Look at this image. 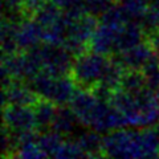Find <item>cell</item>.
<instances>
[{"label": "cell", "mask_w": 159, "mask_h": 159, "mask_svg": "<svg viewBox=\"0 0 159 159\" xmlns=\"http://www.w3.org/2000/svg\"><path fill=\"white\" fill-rule=\"evenodd\" d=\"M103 155L110 158H145L142 127L117 129L103 137Z\"/></svg>", "instance_id": "obj_1"}, {"label": "cell", "mask_w": 159, "mask_h": 159, "mask_svg": "<svg viewBox=\"0 0 159 159\" xmlns=\"http://www.w3.org/2000/svg\"><path fill=\"white\" fill-rule=\"evenodd\" d=\"M109 62V56L88 51L74 57L70 76L80 89H92L101 81L103 72Z\"/></svg>", "instance_id": "obj_2"}, {"label": "cell", "mask_w": 159, "mask_h": 159, "mask_svg": "<svg viewBox=\"0 0 159 159\" xmlns=\"http://www.w3.org/2000/svg\"><path fill=\"white\" fill-rule=\"evenodd\" d=\"M39 53L43 62V70L53 77L70 74L74 56L64 45L44 41L39 45Z\"/></svg>", "instance_id": "obj_3"}, {"label": "cell", "mask_w": 159, "mask_h": 159, "mask_svg": "<svg viewBox=\"0 0 159 159\" xmlns=\"http://www.w3.org/2000/svg\"><path fill=\"white\" fill-rule=\"evenodd\" d=\"M3 126L9 131H25L36 129L33 107L20 105L3 106Z\"/></svg>", "instance_id": "obj_4"}, {"label": "cell", "mask_w": 159, "mask_h": 159, "mask_svg": "<svg viewBox=\"0 0 159 159\" xmlns=\"http://www.w3.org/2000/svg\"><path fill=\"white\" fill-rule=\"evenodd\" d=\"M16 41L19 51H29L44 43V29L33 17H23L17 23Z\"/></svg>", "instance_id": "obj_5"}, {"label": "cell", "mask_w": 159, "mask_h": 159, "mask_svg": "<svg viewBox=\"0 0 159 159\" xmlns=\"http://www.w3.org/2000/svg\"><path fill=\"white\" fill-rule=\"evenodd\" d=\"M40 98L41 97L24 81H13L9 86L3 88V106H33Z\"/></svg>", "instance_id": "obj_6"}, {"label": "cell", "mask_w": 159, "mask_h": 159, "mask_svg": "<svg viewBox=\"0 0 159 159\" xmlns=\"http://www.w3.org/2000/svg\"><path fill=\"white\" fill-rule=\"evenodd\" d=\"M98 102H99V99L92 93V90L77 88L70 99V102L68 105L76 113L81 125L89 126V122H90L94 110H96Z\"/></svg>", "instance_id": "obj_7"}, {"label": "cell", "mask_w": 159, "mask_h": 159, "mask_svg": "<svg viewBox=\"0 0 159 159\" xmlns=\"http://www.w3.org/2000/svg\"><path fill=\"white\" fill-rule=\"evenodd\" d=\"M155 51L148 40H143L142 43L137 44L135 47L129 48L121 53H117L118 58L121 60L122 65L125 69H134V70H142V68L146 65L147 61L150 60Z\"/></svg>", "instance_id": "obj_8"}, {"label": "cell", "mask_w": 159, "mask_h": 159, "mask_svg": "<svg viewBox=\"0 0 159 159\" xmlns=\"http://www.w3.org/2000/svg\"><path fill=\"white\" fill-rule=\"evenodd\" d=\"M118 31L119 28H113L99 23L90 39V43H89V51L105 54V56L114 54Z\"/></svg>", "instance_id": "obj_9"}, {"label": "cell", "mask_w": 159, "mask_h": 159, "mask_svg": "<svg viewBox=\"0 0 159 159\" xmlns=\"http://www.w3.org/2000/svg\"><path fill=\"white\" fill-rule=\"evenodd\" d=\"M146 40V33L137 21H129L119 28L116 40V53H121L129 48L135 47L137 44Z\"/></svg>", "instance_id": "obj_10"}, {"label": "cell", "mask_w": 159, "mask_h": 159, "mask_svg": "<svg viewBox=\"0 0 159 159\" xmlns=\"http://www.w3.org/2000/svg\"><path fill=\"white\" fill-rule=\"evenodd\" d=\"M32 107L34 113V119H36V129L40 133L49 130L52 127L54 117H56L57 105L51 99L40 98Z\"/></svg>", "instance_id": "obj_11"}, {"label": "cell", "mask_w": 159, "mask_h": 159, "mask_svg": "<svg viewBox=\"0 0 159 159\" xmlns=\"http://www.w3.org/2000/svg\"><path fill=\"white\" fill-rule=\"evenodd\" d=\"M76 89H77V85L74 84L70 74L56 77L54 78V84H53L49 99L56 103L57 106L68 105V103L70 102V99L73 97L74 92H76Z\"/></svg>", "instance_id": "obj_12"}, {"label": "cell", "mask_w": 159, "mask_h": 159, "mask_svg": "<svg viewBox=\"0 0 159 159\" xmlns=\"http://www.w3.org/2000/svg\"><path fill=\"white\" fill-rule=\"evenodd\" d=\"M77 123L81 122H80L78 117L76 116V113L69 107V105H60L57 106V113L51 129L62 134V135H68V134L73 133Z\"/></svg>", "instance_id": "obj_13"}, {"label": "cell", "mask_w": 159, "mask_h": 159, "mask_svg": "<svg viewBox=\"0 0 159 159\" xmlns=\"http://www.w3.org/2000/svg\"><path fill=\"white\" fill-rule=\"evenodd\" d=\"M77 142L88 158H103V137L101 133L92 130L82 133L77 138Z\"/></svg>", "instance_id": "obj_14"}, {"label": "cell", "mask_w": 159, "mask_h": 159, "mask_svg": "<svg viewBox=\"0 0 159 159\" xmlns=\"http://www.w3.org/2000/svg\"><path fill=\"white\" fill-rule=\"evenodd\" d=\"M98 20L101 24H105V25L113 27V28H121L125 25V24H127L129 21H131L127 11L122 7V4L119 2L109 8L106 12H103L101 16L98 17Z\"/></svg>", "instance_id": "obj_15"}, {"label": "cell", "mask_w": 159, "mask_h": 159, "mask_svg": "<svg viewBox=\"0 0 159 159\" xmlns=\"http://www.w3.org/2000/svg\"><path fill=\"white\" fill-rule=\"evenodd\" d=\"M147 86L146 78L142 70H134V69H126L121 80L119 89L131 94H137Z\"/></svg>", "instance_id": "obj_16"}, {"label": "cell", "mask_w": 159, "mask_h": 159, "mask_svg": "<svg viewBox=\"0 0 159 159\" xmlns=\"http://www.w3.org/2000/svg\"><path fill=\"white\" fill-rule=\"evenodd\" d=\"M62 137H64L62 134L54 131V130H52V129L40 133L39 146L44 151V154L47 155V158L48 157H51V158L54 157V154H56V151L58 150L60 145H61L62 141H64Z\"/></svg>", "instance_id": "obj_17"}, {"label": "cell", "mask_w": 159, "mask_h": 159, "mask_svg": "<svg viewBox=\"0 0 159 159\" xmlns=\"http://www.w3.org/2000/svg\"><path fill=\"white\" fill-rule=\"evenodd\" d=\"M61 15H62V9H60L52 0H47V3L34 13L33 19L43 28H45L48 25H51V24L56 23L61 17Z\"/></svg>", "instance_id": "obj_18"}, {"label": "cell", "mask_w": 159, "mask_h": 159, "mask_svg": "<svg viewBox=\"0 0 159 159\" xmlns=\"http://www.w3.org/2000/svg\"><path fill=\"white\" fill-rule=\"evenodd\" d=\"M142 73L146 78L147 86L159 92V56L155 53L142 68Z\"/></svg>", "instance_id": "obj_19"}, {"label": "cell", "mask_w": 159, "mask_h": 159, "mask_svg": "<svg viewBox=\"0 0 159 159\" xmlns=\"http://www.w3.org/2000/svg\"><path fill=\"white\" fill-rule=\"evenodd\" d=\"M122 7L126 9L131 21H141L142 16L150 7L151 0H119Z\"/></svg>", "instance_id": "obj_20"}, {"label": "cell", "mask_w": 159, "mask_h": 159, "mask_svg": "<svg viewBox=\"0 0 159 159\" xmlns=\"http://www.w3.org/2000/svg\"><path fill=\"white\" fill-rule=\"evenodd\" d=\"M52 2L73 20L88 13L85 9V0H52Z\"/></svg>", "instance_id": "obj_21"}, {"label": "cell", "mask_w": 159, "mask_h": 159, "mask_svg": "<svg viewBox=\"0 0 159 159\" xmlns=\"http://www.w3.org/2000/svg\"><path fill=\"white\" fill-rule=\"evenodd\" d=\"M53 158L69 159V158H88V157H86V154L82 151V148L80 147L77 139L76 141H65V139H64Z\"/></svg>", "instance_id": "obj_22"}, {"label": "cell", "mask_w": 159, "mask_h": 159, "mask_svg": "<svg viewBox=\"0 0 159 159\" xmlns=\"http://www.w3.org/2000/svg\"><path fill=\"white\" fill-rule=\"evenodd\" d=\"M12 158L17 159H39V158H47L44 151L40 148L39 142H31L27 145L20 146L16 151H15Z\"/></svg>", "instance_id": "obj_23"}, {"label": "cell", "mask_w": 159, "mask_h": 159, "mask_svg": "<svg viewBox=\"0 0 159 159\" xmlns=\"http://www.w3.org/2000/svg\"><path fill=\"white\" fill-rule=\"evenodd\" d=\"M118 2L119 0H85V9L88 13L99 17L103 12H106Z\"/></svg>", "instance_id": "obj_24"}, {"label": "cell", "mask_w": 159, "mask_h": 159, "mask_svg": "<svg viewBox=\"0 0 159 159\" xmlns=\"http://www.w3.org/2000/svg\"><path fill=\"white\" fill-rule=\"evenodd\" d=\"M47 3V0H23L21 13L24 17H33L40 8Z\"/></svg>", "instance_id": "obj_25"}, {"label": "cell", "mask_w": 159, "mask_h": 159, "mask_svg": "<svg viewBox=\"0 0 159 159\" xmlns=\"http://www.w3.org/2000/svg\"><path fill=\"white\" fill-rule=\"evenodd\" d=\"M157 32H158V33H159V27H158V31H157Z\"/></svg>", "instance_id": "obj_26"}]
</instances>
